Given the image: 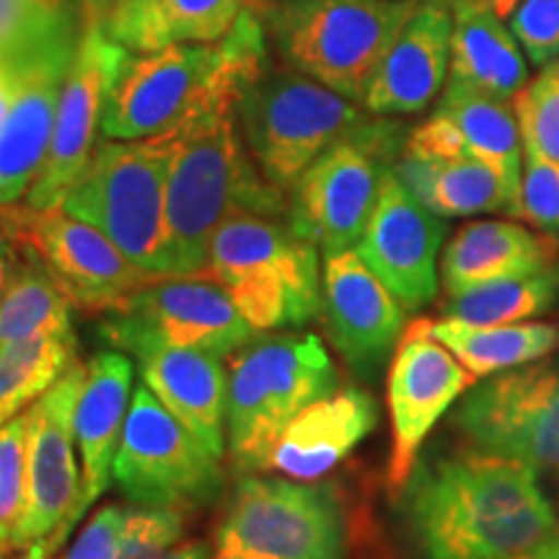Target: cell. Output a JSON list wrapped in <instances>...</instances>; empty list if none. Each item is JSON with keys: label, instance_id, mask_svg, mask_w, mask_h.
Masks as SVG:
<instances>
[{"label": "cell", "instance_id": "6da1fadb", "mask_svg": "<svg viewBox=\"0 0 559 559\" xmlns=\"http://www.w3.org/2000/svg\"><path fill=\"white\" fill-rule=\"evenodd\" d=\"M394 500L417 559H510L557 528L534 466L481 449L417 461Z\"/></svg>", "mask_w": 559, "mask_h": 559}, {"label": "cell", "instance_id": "7a4b0ae2", "mask_svg": "<svg viewBox=\"0 0 559 559\" xmlns=\"http://www.w3.org/2000/svg\"><path fill=\"white\" fill-rule=\"evenodd\" d=\"M234 107L210 109L174 132L166 174L169 277L205 275L210 241L239 213L288 218L290 198L264 179L234 122Z\"/></svg>", "mask_w": 559, "mask_h": 559}, {"label": "cell", "instance_id": "3957f363", "mask_svg": "<svg viewBox=\"0 0 559 559\" xmlns=\"http://www.w3.org/2000/svg\"><path fill=\"white\" fill-rule=\"evenodd\" d=\"M337 386V368L313 332H267L236 349L226 400L234 472H270L290 419Z\"/></svg>", "mask_w": 559, "mask_h": 559}, {"label": "cell", "instance_id": "277c9868", "mask_svg": "<svg viewBox=\"0 0 559 559\" xmlns=\"http://www.w3.org/2000/svg\"><path fill=\"white\" fill-rule=\"evenodd\" d=\"M205 275L226 288L254 332L300 330L321 313L319 247L288 218L230 215L210 241Z\"/></svg>", "mask_w": 559, "mask_h": 559}, {"label": "cell", "instance_id": "5b68a950", "mask_svg": "<svg viewBox=\"0 0 559 559\" xmlns=\"http://www.w3.org/2000/svg\"><path fill=\"white\" fill-rule=\"evenodd\" d=\"M423 0H283L267 29L293 70L362 104L376 70Z\"/></svg>", "mask_w": 559, "mask_h": 559}, {"label": "cell", "instance_id": "8992f818", "mask_svg": "<svg viewBox=\"0 0 559 559\" xmlns=\"http://www.w3.org/2000/svg\"><path fill=\"white\" fill-rule=\"evenodd\" d=\"M171 151V130L143 140H104L62 200V207L73 218L99 228L151 277H169L166 174Z\"/></svg>", "mask_w": 559, "mask_h": 559}, {"label": "cell", "instance_id": "52a82bcc", "mask_svg": "<svg viewBox=\"0 0 559 559\" xmlns=\"http://www.w3.org/2000/svg\"><path fill=\"white\" fill-rule=\"evenodd\" d=\"M247 148L270 185L290 192L300 174L326 148L368 120L358 102L298 70H267L241 96L239 107Z\"/></svg>", "mask_w": 559, "mask_h": 559}, {"label": "cell", "instance_id": "ba28073f", "mask_svg": "<svg viewBox=\"0 0 559 559\" xmlns=\"http://www.w3.org/2000/svg\"><path fill=\"white\" fill-rule=\"evenodd\" d=\"M409 132L381 115L368 117L326 148L290 190V226L326 257L355 249L373 215L381 179L402 156Z\"/></svg>", "mask_w": 559, "mask_h": 559}, {"label": "cell", "instance_id": "9c48e42d", "mask_svg": "<svg viewBox=\"0 0 559 559\" xmlns=\"http://www.w3.org/2000/svg\"><path fill=\"white\" fill-rule=\"evenodd\" d=\"M349 523L326 485L243 474L218 528L213 559H347Z\"/></svg>", "mask_w": 559, "mask_h": 559}, {"label": "cell", "instance_id": "30bf717a", "mask_svg": "<svg viewBox=\"0 0 559 559\" xmlns=\"http://www.w3.org/2000/svg\"><path fill=\"white\" fill-rule=\"evenodd\" d=\"M111 474L128 500L179 513L213 506L223 492L218 456H213L145 383L130 400Z\"/></svg>", "mask_w": 559, "mask_h": 559}, {"label": "cell", "instance_id": "8fae6325", "mask_svg": "<svg viewBox=\"0 0 559 559\" xmlns=\"http://www.w3.org/2000/svg\"><path fill=\"white\" fill-rule=\"evenodd\" d=\"M218 45H169L124 55L104 104L102 132L111 140H143L177 130L210 109L239 107L213 81Z\"/></svg>", "mask_w": 559, "mask_h": 559}, {"label": "cell", "instance_id": "7c38bea8", "mask_svg": "<svg viewBox=\"0 0 559 559\" xmlns=\"http://www.w3.org/2000/svg\"><path fill=\"white\" fill-rule=\"evenodd\" d=\"M99 337L128 355L143 347H187L226 358L254 337V326L213 277H158L104 313Z\"/></svg>", "mask_w": 559, "mask_h": 559}, {"label": "cell", "instance_id": "4fadbf2b", "mask_svg": "<svg viewBox=\"0 0 559 559\" xmlns=\"http://www.w3.org/2000/svg\"><path fill=\"white\" fill-rule=\"evenodd\" d=\"M0 228L13 247L29 249L45 264L81 311L104 317L145 283L158 280L135 267L99 228L73 218L62 205H0Z\"/></svg>", "mask_w": 559, "mask_h": 559}, {"label": "cell", "instance_id": "5bb4252c", "mask_svg": "<svg viewBox=\"0 0 559 559\" xmlns=\"http://www.w3.org/2000/svg\"><path fill=\"white\" fill-rule=\"evenodd\" d=\"M86 381V366L75 360L55 386L26 409L24 508L13 549L47 542L50 557L75 528L81 500V474L75 466V407Z\"/></svg>", "mask_w": 559, "mask_h": 559}, {"label": "cell", "instance_id": "9a60e30c", "mask_svg": "<svg viewBox=\"0 0 559 559\" xmlns=\"http://www.w3.org/2000/svg\"><path fill=\"white\" fill-rule=\"evenodd\" d=\"M453 425L474 449L559 477V355L474 383Z\"/></svg>", "mask_w": 559, "mask_h": 559}, {"label": "cell", "instance_id": "2e32d148", "mask_svg": "<svg viewBox=\"0 0 559 559\" xmlns=\"http://www.w3.org/2000/svg\"><path fill=\"white\" fill-rule=\"evenodd\" d=\"M477 383V376L461 366L449 347L440 345L425 330V319H415L404 330L389 370L391 412V456L386 487L391 498L402 492L417 453L464 391Z\"/></svg>", "mask_w": 559, "mask_h": 559}, {"label": "cell", "instance_id": "e0dca14e", "mask_svg": "<svg viewBox=\"0 0 559 559\" xmlns=\"http://www.w3.org/2000/svg\"><path fill=\"white\" fill-rule=\"evenodd\" d=\"M124 55L128 50L111 41L96 21L83 19L79 50L62 86L50 151H47L37 181L26 192L29 207H60L81 174L86 171L99 145L96 132L102 128L104 104H107Z\"/></svg>", "mask_w": 559, "mask_h": 559}, {"label": "cell", "instance_id": "ac0fdd59", "mask_svg": "<svg viewBox=\"0 0 559 559\" xmlns=\"http://www.w3.org/2000/svg\"><path fill=\"white\" fill-rule=\"evenodd\" d=\"M443 239V218L412 198L389 169L355 251L404 311H419L438 293V254Z\"/></svg>", "mask_w": 559, "mask_h": 559}, {"label": "cell", "instance_id": "d6986e66", "mask_svg": "<svg viewBox=\"0 0 559 559\" xmlns=\"http://www.w3.org/2000/svg\"><path fill=\"white\" fill-rule=\"evenodd\" d=\"M321 313L330 342L362 381L386 366L404 332V309L355 249L330 254L321 275Z\"/></svg>", "mask_w": 559, "mask_h": 559}, {"label": "cell", "instance_id": "ffe728a7", "mask_svg": "<svg viewBox=\"0 0 559 559\" xmlns=\"http://www.w3.org/2000/svg\"><path fill=\"white\" fill-rule=\"evenodd\" d=\"M79 41L50 47L5 70L13 83V96L9 115L0 124V205H13L24 198L45 166L62 86Z\"/></svg>", "mask_w": 559, "mask_h": 559}, {"label": "cell", "instance_id": "44dd1931", "mask_svg": "<svg viewBox=\"0 0 559 559\" xmlns=\"http://www.w3.org/2000/svg\"><path fill=\"white\" fill-rule=\"evenodd\" d=\"M451 37L453 9L438 0L419 3L376 70L362 107L381 117L423 111L445 83Z\"/></svg>", "mask_w": 559, "mask_h": 559}, {"label": "cell", "instance_id": "7402d4cb", "mask_svg": "<svg viewBox=\"0 0 559 559\" xmlns=\"http://www.w3.org/2000/svg\"><path fill=\"white\" fill-rule=\"evenodd\" d=\"M376 423L379 407L368 391L337 389L290 419L272 453V469L300 481L324 477L376 430Z\"/></svg>", "mask_w": 559, "mask_h": 559}, {"label": "cell", "instance_id": "603a6c76", "mask_svg": "<svg viewBox=\"0 0 559 559\" xmlns=\"http://www.w3.org/2000/svg\"><path fill=\"white\" fill-rule=\"evenodd\" d=\"M130 383L132 362L122 349H102L86 366L73 419L81 451V500L75 521L107 492L115 477L111 472L130 407Z\"/></svg>", "mask_w": 559, "mask_h": 559}, {"label": "cell", "instance_id": "cb8c5ba5", "mask_svg": "<svg viewBox=\"0 0 559 559\" xmlns=\"http://www.w3.org/2000/svg\"><path fill=\"white\" fill-rule=\"evenodd\" d=\"M132 358H138L143 383L156 400L221 459L226 451L228 376L218 355L187 347H143Z\"/></svg>", "mask_w": 559, "mask_h": 559}, {"label": "cell", "instance_id": "d4e9b609", "mask_svg": "<svg viewBox=\"0 0 559 559\" xmlns=\"http://www.w3.org/2000/svg\"><path fill=\"white\" fill-rule=\"evenodd\" d=\"M557 262V241L531 234L521 223L479 221L459 230L440 257L445 296L515 275L544 270Z\"/></svg>", "mask_w": 559, "mask_h": 559}, {"label": "cell", "instance_id": "484cf974", "mask_svg": "<svg viewBox=\"0 0 559 559\" xmlns=\"http://www.w3.org/2000/svg\"><path fill=\"white\" fill-rule=\"evenodd\" d=\"M451 79L506 102H513L528 83V66L513 29L479 0H464L453 9Z\"/></svg>", "mask_w": 559, "mask_h": 559}, {"label": "cell", "instance_id": "4316f807", "mask_svg": "<svg viewBox=\"0 0 559 559\" xmlns=\"http://www.w3.org/2000/svg\"><path fill=\"white\" fill-rule=\"evenodd\" d=\"M243 0H130L102 21L124 50L153 52L181 41H218L241 13Z\"/></svg>", "mask_w": 559, "mask_h": 559}, {"label": "cell", "instance_id": "83f0119b", "mask_svg": "<svg viewBox=\"0 0 559 559\" xmlns=\"http://www.w3.org/2000/svg\"><path fill=\"white\" fill-rule=\"evenodd\" d=\"M425 330L456 355L461 366L472 370L477 379L513 370L528 362L547 358L559 349L557 324H502L474 326L456 319H425Z\"/></svg>", "mask_w": 559, "mask_h": 559}, {"label": "cell", "instance_id": "f1b7e54d", "mask_svg": "<svg viewBox=\"0 0 559 559\" xmlns=\"http://www.w3.org/2000/svg\"><path fill=\"white\" fill-rule=\"evenodd\" d=\"M443 111L464 135L469 153L495 166L510 185L519 190L523 169V140L510 102L489 96L456 79L449 81L438 102Z\"/></svg>", "mask_w": 559, "mask_h": 559}, {"label": "cell", "instance_id": "f546056e", "mask_svg": "<svg viewBox=\"0 0 559 559\" xmlns=\"http://www.w3.org/2000/svg\"><path fill=\"white\" fill-rule=\"evenodd\" d=\"M75 332H45L0 347V425L47 394L75 362Z\"/></svg>", "mask_w": 559, "mask_h": 559}, {"label": "cell", "instance_id": "4dcf8cb0", "mask_svg": "<svg viewBox=\"0 0 559 559\" xmlns=\"http://www.w3.org/2000/svg\"><path fill=\"white\" fill-rule=\"evenodd\" d=\"M19 249L11 283L0 293V347L45 332H73V300L29 249Z\"/></svg>", "mask_w": 559, "mask_h": 559}, {"label": "cell", "instance_id": "1f68e13d", "mask_svg": "<svg viewBox=\"0 0 559 559\" xmlns=\"http://www.w3.org/2000/svg\"><path fill=\"white\" fill-rule=\"evenodd\" d=\"M559 300V267L515 275L445 298L440 317L474 326H502L542 317Z\"/></svg>", "mask_w": 559, "mask_h": 559}, {"label": "cell", "instance_id": "d6a6232c", "mask_svg": "<svg viewBox=\"0 0 559 559\" xmlns=\"http://www.w3.org/2000/svg\"><path fill=\"white\" fill-rule=\"evenodd\" d=\"M79 0H0V68L11 70L50 47L79 41Z\"/></svg>", "mask_w": 559, "mask_h": 559}, {"label": "cell", "instance_id": "836d02e7", "mask_svg": "<svg viewBox=\"0 0 559 559\" xmlns=\"http://www.w3.org/2000/svg\"><path fill=\"white\" fill-rule=\"evenodd\" d=\"M515 187L481 158L466 156L440 164L432 181L428 210L440 218H461V215L492 213V210L513 207Z\"/></svg>", "mask_w": 559, "mask_h": 559}, {"label": "cell", "instance_id": "e575fe53", "mask_svg": "<svg viewBox=\"0 0 559 559\" xmlns=\"http://www.w3.org/2000/svg\"><path fill=\"white\" fill-rule=\"evenodd\" d=\"M523 153L559 160V75L544 68L513 99Z\"/></svg>", "mask_w": 559, "mask_h": 559}, {"label": "cell", "instance_id": "d590c367", "mask_svg": "<svg viewBox=\"0 0 559 559\" xmlns=\"http://www.w3.org/2000/svg\"><path fill=\"white\" fill-rule=\"evenodd\" d=\"M510 215L542 230H559V160L523 153L521 185Z\"/></svg>", "mask_w": 559, "mask_h": 559}, {"label": "cell", "instance_id": "8d00e7d4", "mask_svg": "<svg viewBox=\"0 0 559 559\" xmlns=\"http://www.w3.org/2000/svg\"><path fill=\"white\" fill-rule=\"evenodd\" d=\"M26 412L0 425V547L13 551L21 508H24Z\"/></svg>", "mask_w": 559, "mask_h": 559}, {"label": "cell", "instance_id": "74e56055", "mask_svg": "<svg viewBox=\"0 0 559 559\" xmlns=\"http://www.w3.org/2000/svg\"><path fill=\"white\" fill-rule=\"evenodd\" d=\"M185 536V513L171 508H128L115 559H160Z\"/></svg>", "mask_w": 559, "mask_h": 559}, {"label": "cell", "instance_id": "f35d334b", "mask_svg": "<svg viewBox=\"0 0 559 559\" xmlns=\"http://www.w3.org/2000/svg\"><path fill=\"white\" fill-rule=\"evenodd\" d=\"M510 29L528 62L547 68L559 58V0H521L510 13Z\"/></svg>", "mask_w": 559, "mask_h": 559}, {"label": "cell", "instance_id": "ab89813d", "mask_svg": "<svg viewBox=\"0 0 559 559\" xmlns=\"http://www.w3.org/2000/svg\"><path fill=\"white\" fill-rule=\"evenodd\" d=\"M124 519H128V508L122 506H104L96 510L79 539L70 544L68 555L62 559H115L120 549Z\"/></svg>", "mask_w": 559, "mask_h": 559}, {"label": "cell", "instance_id": "60d3db41", "mask_svg": "<svg viewBox=\"0 0 559 559\" xmlns=\"http://www.w3.org/2000/svg\"><path fill=\"white\" fill-rule=\"evenodd\" d=\"M404 151L432 160H456L472 156L469 145H466L461 130L438 109L430 120L417 124V128L409 132Z\"/></svg>", "mask_w": 559, "mask_h": 559}, {"label": "cell", "instance_id": "b9f144b4", "mask_svg": "<svg viewBox=\"0 0 559 559\" xmlns=\"http://www.w3.org/2000/svg\"><path fill=\"white\" fill-rule=\"evenodd\" d=\"M349 549L355 551V559H391L366 508H360L349 523Z\"/></svg>", "mask_w": 559, "mask_h": 559}, {"label": "cell", "instance_id": "7bdbcfd3", "mask_svg": "<svg viewBox=\"0 0 559 559\" xmlns=\"http://www.w3.org/2000/svg\"><path fill=\"white\" fill-rule=\"evenodd\" d=\"M160 559H213V549L207 542L190 539V542H177L171 549H166Z\"/></svg>", "mask_w": 559, "mask_h": 559}, {"label": "cell", "instance_id": "ee69618b", "mask_svg": "<svg viewBox=\"0 0 559 559\" xmlns=\"http://www.w3.org/2000/svg\"><path fill=\"white\" fill-rule=\"evenodd\" d=\"M124 3H128V0H79L83 19L96 21V24H102L111 11H117Z\"/></svg>", "mask_w": 559, "mask_h": 559}, {"label": "cell", "instance_id": "f6af8a7d", "mask_svg": "<svg viewBox=\"0 0 559 559\" xmlns=\"http://www.w3.org/2000/svg\"><path fill=\"white\" fill-rule=\"evenodd\" d=\"M510 559H559V523H557V528L547 536V539H542L536 547L521 551V555H515Z\"/></svg>", "mask_w": 559, "mask_h": 559}, {"label": "cell", "instance_id": "bcb514c9", "mask_svg": "<svg viewBox=\"0 0 559 559\" xmlns=\"http://www.w3.org/2000/svg\"><path fill=\"white\" fill-rule=\"evenodd\" d=\"M19 264V249L11 241H0V293L11 283L13 270Z\"/></svg>", "mask_w": 559, "mask_h": 559}, {"label": "cell", "instance_id": "7dc6e473", "mask_svg": "<svg viewBox=\"0 0 559 559\" xmlns=\"http://www.w3.org/2000/svg\"><path fill=\"white\" fill-rule=\"evenodd\" d=\"M479 3L487 5L492 13H498L500 19H510V13L515 11V5H519L521 0H479Z\"/></svg>", "mask_w": 559, "mask_h": 559}, {"label": "cell", "instance_id": "c3c4849f", "mask_svg": "<svg viewBox=\"0 0 559 559\" xmlns=\"http://www.w3.org/2000/svg\"><path fill=\"white\" fill-rule=\"evenodd\" d=\"M16 559H50V549H47V542L29 544V547L19 549Z\"/></svg>", "mask_w": 559, "mask_h": 559}, {"label": "cell", "instance_id": "681fc988", "mask_svg": "<svg viewBox=\"0 0 559 559\" xmlns=\"http://www.w3.org/2000/svg\"><path fill=\"white\" fill-rule=\"evenodd\" d=\"M11 96H13V86H9V88H0V124H3L5 115H9Z\"/></svg>", "mask_w": 559, "mask_h": 559}, {"label": "cell", "instance_id": "f907efd6", "mask_svg": "<svg viewBox=\"0 0 559 559\" xmlns=\"http://www.w3.org/2000/svg\"><path fill=\"white\" fill-rule=\"evenodd\" d=\"M438 3H445V5H449V9H456V5L464 3V0H438Z\"/></svg>", "mask_w": 559, "mask_h": 559}, {"label": "cell", "instance_id": "816d5d0a", "mask_svg": "<svg viewBox=\"0 0 559 559\" xmlns=\"http://www.w3.org/2000/svg\"><path fill=\"white\" fill-rule=\"evenodd\" d=\"M549 70H551V73H555V75H559V58L555 60V62H549V66H547Z\"/></svg>", "mask_w": 559, "mask_h": 559}, {"label": "cell", "instance_id": "f5cc1de1", "mask_svg": "<svg viewBox=\"0 0 559 559\" xmlns=\"http://www.w3.org/2000/svg\"><path fill=\"white\" fill-rule=\"evenodd\" d=\"M9 555H11L9 549H3V547H0V559H5V557H9Z\"/></svg>", "mask_w": 559, "mask_h": 559}, {"label": "cell", "instance_id": "db71d44e", "mask_svg": "<svg viewBox=\"0 0 559 559\" xmlns=\"http://www.w3.org/2000/svg\"><path fill=\"white\" fill-rule=\"evenodd\" d=\"M0 241H9V239H5V236H3V228H0Z\"/></svg>", "mask_w": 559, "mask_h": 559}]
</instances>
